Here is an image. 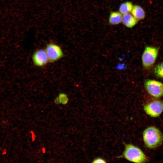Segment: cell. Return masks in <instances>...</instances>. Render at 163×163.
I'll return each instance as SVG.
<instances>
[{"label":"cell","instance_id":"9c48e42d","mask_svg":"<svg viewBox=\"0 0 163 163\" xmlns=\"http://www.w3.org/2000/svg\"><path fill=\"white\" fill-rule=\"evenodd\" d=\"M123 15L119 11H112L109 17V23L112 25L119 24L122 22Z\"/></svg>","mask_w":163,"mask_h":163},{"label":"cell","instance_id":"8992f818","mask_svg":"<svg viewBox=\"0 0 163 163\" xmlns=\"http://www.w3.org/2000/svg\"><path fill=\"white\" fill-rule=\"evenodd\" d=\"M45 51L49 60L51 62L57 60L61 58L63 55L61 48L58 45L54 43L48 44Z\"/></svg>","mask_w":163,"mask_h":163},{"label":"cell","instance_id":"5b68a950","mask_svg":"<svg viewBox=\"0 0 163 163\" xmlns=\"http://www.w3.org/2000/svg\"><path fill=\"white\" fill-rule=\"evenodd\" d=\"M143 108L146 113L149 116L157 117L163 112V101L159 100L152 101L145 104Z\"/></svg>","mask_w":163,"mask_h":163},{"label":"cell","instance_id":"5bb4252c","mask_svg":"<svg viewBox=\"0 0 163 163\" xmlns=\"http://www.w3.org/2000/svg\"><path fill=\"white\" fill-rule=\"evenodd\" d=\"M93 163H106L107 162L103 158H97L94 159L92 162Z\"/></svg>","mask_w":163,"mask_h":163},{"label":"cell","instance_id":"277c9868","mask_svg":"<svg viewBox=\"0 0 163 163\" xmlns=\"http://www.w3.org/2000/svg\"><path fill=\"white\" fill-rule=\"evenodd\" d=\"M144 85L147 91L152 96L156 98L163 96V83L161 82L148 79L145 81Z\"/></svg>","mask_w":163,"mask_h":163},{"label":"cell","instance_id":"4fadbf2b","mask_svg":"<svg viewBox=\"0 0 163 163\" xmlns=\"http://www.w3.org/2000/svg\"><path fill=\"white\" fill-rule=\"evenodd\" d=\"M59 103H61L63 104H66L68 102V100L66 95L65 94H61L59 96Z\"/></svg>","mask_w":163,"mask_h":163},{"label":"cell","instance_id":"9a60e30c","mask_svg":"<svg viewBox=\"0 0 163 163\" xmlns=\"http://www.w3.org/2000/svg\"><path fill=\"white\" fill-rule=\"evenodd\" d=\"M116 68L118 70H123L126 68L124 63H119L116 67Z\"/></svg>","mask_w":163,"mask_h":163},{"label":"cell","instance_id":"3957f363","mask_svg":"<svg viewBox=\"0 0 163 163\" xmlns=\"http://www.w3.org/2000/svg\"><path fill=\"white\" fill-rule=\"evenodd\" d=\"M159 49L152 46H146L142 56V65L144 68L149 69L154 64L158 56Z\"/></svg>","mask_w":163,"mask_h":163},{"label":"cell","instance_id":"ba28073f","mask_svg":"<svg viewBox=\"0 0 163 163\" xmlns=\"http://www.w3.org/2000/svg\"><path fill=\"white\" fill-rule=\"evenodd\" d=\"M138 20L129 13L123 15L122 22L126 27L131 28L138 23Z\"/></svg>","mask_w":163,"mask_h":163},{"label":"cell","instance_id":"6da1fadb","mask_svg":"<svg viewBox=\"0 0 163 163\" xmlns=\"http://www.w3.org/2000/svg\"><path fill=\"white\" fill-rule=\"evenodd\" d=\"M144 143L149 149L156 148L163 142V134L157 127L151 126L145 128L142 133Z\"/></svg>","mask_w":163,"mask_h":163},{"label":"cell","instance_id":"7c38bea8","mask_svg":"<svg viewBox=\"0 0 163 163\" xmlns=\"http://www.w3.org/2000/svg\"><path fill=\"white\" fill-rule=\"evenodd\" d=\"M154 72L157 76L163 78V61L155 66L154 69Z\"/></svg>","mask_w":163,"mask_h":163},{"label":"cell","instance_id":"30bf717a","mask_svg":"<svg viewBox=\"0 0 163 163\" xmlns=\"http://www.w3.org/2000/svg\"><path fill=\"white\" fill-rule=\"evenodd\" d=\"M131 12L132 14L138 21L143 19L145 17V12L144 10L139 5H134Z\"/></svg>","mask_w":163,"mask_h":163},{"label":"cell","instance_id":"52a82bcc","mask_svg":"<svg viewBox=\"0 0 163 163\" xmlns=\"http://www.w3.org/2000/svg\"><path fill=\"white\" fill-rule=\"evenodd\" d=\"M33 60L35 65L42 66L46 65L49 59L46 51L43 50H37L33 56Z\"/></svg>","mask_w":163,"mask_h":163},{"label":"cell","instance_id":"8fae6325","mask_svg":"<svg viewBox=\"0 0 163 163\" xmlns=\"http://www.w3.org/2000/svg\"><path fill=\"white\" fill-rule=\"evenodd\" d=\"M133 5L132 3L126 1L121 3L119 8V11L122 15L131 12Z\"/></svg>","mask_w":163,"mask_h":163},{"label":"cell","instance_id":"7a4b0ae2","mask_svg":"<svg viewBox=\"0 0 163 163\" xmlns=\"http://www.w3.org/2000/svg\"><path fill=\"white\" fill-rule=\"evenodd\" d=\"M124 144V151L119 158H123L129 161L137 163H145L149 161L148 157L140 148L132 144Z\"/></svg>","mask_w":163,"mask_h":163}]
</instances>
